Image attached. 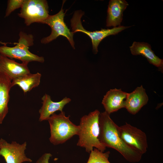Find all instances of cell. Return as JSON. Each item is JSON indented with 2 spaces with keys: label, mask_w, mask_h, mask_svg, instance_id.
Instances as JSON below:
<instances>
[{
  "label": "cell",
  "mask_w": 163,
  "mask_h": 163,
  "mask_svg": "<svg viewBox=\"0 0 163 163\" xmlns=\"http://www.w3.org/2000/svg\"><path fill=\"white\" fill-rule=\"evenodd\" d=\"M105 111L100 113L99 140L106 147L113 149L119 152L128 161L136 163L142 155L128 145L119 135L118 125Z\"/></svg>",
  "instance_id": "cell-1"
},
{
  "label": "cell",
  "mask_w": 163,
  "mask_h": 163,
  "mask_svg": "<svg viewBox=\"0 0 163 163\" xmlns=\"http://www.w3.org/2000/svg\"><path fill=\"white\" fill-rule=\"evenodd\" d=\"M41 99L42 105L39 110L40 121L47 120L56 111L62 112L65 105L71 101L70 98L66 97L60 101L54 102L52 100L50 96L46 94H45Z\"/></svg>",
  "instance_id": "cell-13"
},
{
  "label": "cell",
  "mask_w": 163,
  "mask_h": 163,
  "mask_svg": "<svg viewBox=\"0 0 163 163\" xmlns=\"http://www.w3.org/2000/svg\"><path fill=\"white\" fill-rule=\"evenodd\" d=\"M19 38L16 45L10 47L6 45L0 46V54L8 58H14L21 60L22 62L28 63L31 62L43 63L44 58L32 53L29 50V48L34 45V37L31 34H27L21 31Z\"/></svg>",
  "instance_id": "cell-4"
},
{
  "label": "cell",
  "mask_w": 163,
  "mask_h": 163,
  "mask_svg": "<svg viewBox=\"0 0 163 163\" xmlns=\"http://www.w3.org/2000/svg\"><path fill=\"white\" fill-rule=\"evenodd\" d=\"M11 82L6 74L0 73V124L2 123L8 111V104L9 92L12 87Z\"/></svg>",
  "instance_id": "cell-16"
},
{
  "label": "cell",
  "mask_w": 163,
  "mask_h": 163,
  "mask_svg": "<svg viewBox=\"0 0 163 163\" xmlns=\"http://www.w3.org/2000/svg\"><path fill=\"white\" fill-rule=\"evenodd\" d=\"M84 12L81 10L75 11L71 20V26L73 34L80 32L87 34L91 39L93 51L94 54L98 52L97 47L101 42L107 36L115 35L123 30L131 27L119 26L111 29L102 28L100 30L90 31L85 30L83 27L81 18L84 14Z\"/></svg>",
  "instance_id": "cell-5"
},
{
  "label": "cell",
  "mask_w": 163,
  "mask_h": 163,
  "mask_svg": "<svg viewBox=\"0 0 163 163\" xmlns=\"http://www.w3.org/2000/svg\"><path fill=\"white\" fill-rule=\"evenodd\" d=\"M25 0H9L7 2V6L5 17L8 16L15 10L21 8Z\"/></svg>",
  "instance_id": "cell-19"
},
{
  "label": "cell",
  "mask_w": 163,
  "mask_h": 163,
  "mask_svg": "<svg viewBox=\"0 0 163 163\" xmlns=\"http://www.w3.org/2000/svg\"><path fill=\"white\" fill-rule=\"evenodd\" d=\"M41 77V74L39 72L34 74L30 73L12 80L11 86L12 87L17 85L26 93L39 85Z\"/></svg>",
  "instance_id": "cell-17"
},
{
  "label": "cell",
  "mask_w": 163,
  "mask_h": 163,
  "mask_svg": "<svg viewBox=\"0 0 163 163\" xmlns=\"http://www.w3.org/2000/svg\"><path fill=\"white\" fill-rule=\"evenodd\" d=\"M52 155L50 153H45L40 157L36 163H49V160Z\"/></svg>",
  "instance_id": "cell-20"
},
{
  "label": "cell",
  "mask_w": 163,
  "mask_h": 163,
  "mask_svg": "<svg viewBox=\"0 0 163 163\" xmlns=\"http://www.w3.org/2000/svg\"><path fill=\"white\" fill-rule=\"evenodd\" d=\"M129 48L133 55H141L145 57L150 64L158 68H162L163 59L155 55L149 43L144 42H134Z\"/></svg>",
  "instance_id": "cell-15"
},
{
  "label": "cell",
  "mask_w": 163,
  "mask_h": 163,
  "mask_svg": "<svg viewBox=\"0 0 163 163\" xmlns=\"http://www.w3.org/2000/svg\"><path fill=\"white\" fill-rule=\"evenodd\" d=\"M18 15L24 19L27 26L35 22L42 23L49 15L47 2L45 0H25Z\"/></svg>",
  "instance_id": "cell-6"
},
{
  "label": "cell",
  "mask_w": 163,
  "mask_h": 163,
  "mask_svg": "<svg viewBox=\"0 0 163 163\" xmlns=\"http://www.w3.org/2000/svg\"><path fill=\"white\" fill-rule=\"evenodd\" d=\"M100 113L98 110H96L80 119L77 145L85 148L86 151L89 153L94 147L102 152L106 149V147L100 142L98 139Z\"/></svg>",
  "instance_id": "cell-2"
},
{
  "label": "cell",
  "mask_w": 163,
  "mask_h": 163,
  "mask_svg": "<svg viewBox=\"0 0 163 163\" xmlns=\"http://www.w3.org/2000/svg\"><path fill=\"white\" fill-rule=\"evenodd\" d=\"M124 0H111L109 2L107 10L106 26H120L123 19V12L128 5Z\"/></svg>",
  "instance_id": "cell-14"
},
{
  "label": "cell",
  "mask_w": 163,
  "mask_h": 163,
  "mask_svg": "<svg viewBox=\"0 0 163 163\" xmlns=\"http://www.w3.org/2000/svg\"><path fill=\"white\" fill-rule=\"evenodd\" d=\"M62 6L59 12L52 15H49L42 24H46L51 29V32L48 37L43 38L41 42L47 44L56 39L59 36L66 37L70 43L72 47L75 49V43L73 40V33L71 31L64 21L65 13Z\"/></svg>",
  "instance_id": "cell-7"
},
{
  "label": "cell",
  "mask_w": 163,
  "mask_h": 163,
  "mask_svg": "<svg viewBox=\"0 0 163 163\" xmlns=\"http://www.w3.org/2000/svg\"><path fill=\"white\" fill-rule=\"evenodd\" d=\"M127 94L121 89H110L104 96L102 101L105 111L110 115L124 108V102Z\"/></svg>",
  "instance_id": "cell-11"
},
{
  "label": "cell",
  "mask_w": 163,
  "mask_h": 163,
  "mask_svg": "<svg viewBox=\"0 0 163 163\" xmlns=\"http://www.w3.org/2000/svg\"><path fill=\"white\" fill-rule=\"evenodd\" d=\"M27 143L22 144L13 141L8 143L5 140L0 139V155L3 157L6 163H22L24 162H32L25 154Z\"/></svg>",
  "instance_id": "cell-9"
},
{
  "label": "cell",
  "mask_w": 163,
  "mask_h": 163,
  "mask_svg": "<svg viewBox=\"0 0 163 163\" xmlns=\"http://www.w3.org/2000/svg\"><path fill=\"white\" fill-rule=\"evenodd\" d=\"M110 153V151L104 152L94 148L90 152L89 158L92 163H111L108 160Z\"/></svg>",
  "instance_id": "cell-18"
},
{
  "label": "cell",
  "mask_w": 163,
  "mask_h": 163,
  "mask_svg": "<svg viewBox=\"0 0 163 163\" xmlns=\"http://www.w3.org/2000/svg\"><path fill=\"white\" fill-rule=\"evenodd\" d=\"M28 64L18 63L0 54V73L6 74L12 81L30 73Z\"/></svg>",
  "instance_id": "cell-10"
},
{
  "label": "cell",
  "mask_w": 163,
  "mask_h": 163,
  "mask_svg": "<svg viewBox=\"0 0 163 163\" xmlns=\"http://www.w3.org/2000/svg\"><path fill=\"white\" fill-rule=\"evenodd\" d=\"M117 129L119 136L128 145L142 155L146 152L148 144L145 132L126 123L118 126Z\"/></svg>",
  "instance_id": "cell-8"
},
{
  "label": "cell",
  "mask_w": 163,
  "mask_h": 163,
  "mask_svg": "<svg viewBox=\"0 0 163 163\" xmlns=\"http://www.w3.org/2000/svg\"><path fill=\"white\" fill-rule=\"evenodd\" d=\"M148 97L142 85L137 87L130 93H127L124 102V108L130 113L135 115L148 102Z\"/></svg>",
  "instance_id": "cell-12"
},
{
  "label": "cell",
  "mask_w": 163,
  "mask_h": 163,
  "mask_svg": "<svg viewBox=\"0 0 163 163\" xmlns=\"http://www.w3.org/2000/svg\"><path fill=\"white\" fill-rule=\"evenodd\" d=\"M87 163H92L91 160L89 158Z\"/></svg>",
  "instance_id": "cell-21"
},
{
  "label": "cell",
  "mask_w": 163,
  "mask_h": 163,
  "mask_svg": "<svg viewBox=\"0 0 163 163\" xmlns=\"http://www.w3.org/2000/svg\"><path fill=\"white\" fill-rule=\"evenodd\" d=\"M70 117L66 116L63 111L59 114H53L48 119L50 130L49 140L53 145L62 144L73 136L78 135L79 126L72 123Z\"/></svg>",
  "instance_id": "cell-3"
}]
</instances>
